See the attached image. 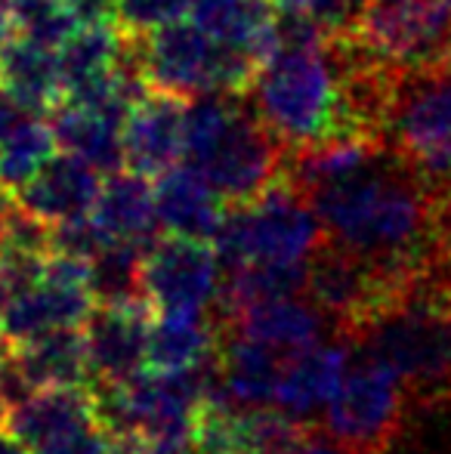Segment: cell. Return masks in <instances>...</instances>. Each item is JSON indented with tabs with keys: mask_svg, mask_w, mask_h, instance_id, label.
Returning a JSON list of instances; mask_svg holds the SVG:
<instances>
[{
	"mask_svg": "<svg viewBox=\"0 0 451 454\" xmlns=\"http://www.w3.org/2000/svg\"><path fill=\"white\" fill-rule=\"evenodd\" d=\"M282 176L309 198L325 239L393 285L427 278L446 254L448 185L384 143L291 149Z\"/></svg>",
	"mask_w": 451,
	"mask_h": 454,
	"instance_id": "1",
	"label": "cell"
},
{
	"mask_svg": "<svg viewBox=\"0 0 451 454\" xmlns=\"http://www.w3.org/2000/svg\"><path fill=\"white\" fill-rule=\"evenodd\" d=\"M288 145L253 112L247 93H207L189 102L186 158L226 204L263 195L282 176Z\"/></svg>",
	"mask_w": 451,
	"mask_h": 454,
	"instance_id": "2",
	"label": "cell"
},
{
	"mask_svg": "<svg viewBox=\"0 0 451 454\" xmlns=\"http://www.w3.org/2000/svg\"><path fill=\"white\" fill-rule=\"evenodd\" d=\"M331 35L309 43H276L247 90L253 112L288 152L340 143V62Z\"/></svg>",
	"mask_w": 451,
	"mask_h": 454,
	"instance_id": "3",
	"label": "cell"
},
{
	"mask_svg": "<svg viewBox=\"0 0 451 454\" xmlns=\"http://www.w3.org/2000/svg\"><path fill=\"white\" fill-rule=\"evenodd\" d=\"M399 374L408 395H451V309L430 278L408 285L349 340Z\"/></svg>",
	"mask_w": 451,
	"mask_h": 454,
	"instance_id": "4",
	"label": "cell"
},
{
	"mask_svg": "<svg viewBox=\"0 0 451 454\" xmlns=\"http://www.w3.org/2000/svg\"><path fill=\"white\" fill-rule=\"evenodd\" d=\"M322 245L325 229L313 204L284 176H278L253 201L229 204L214 235L223 272L251 263L303 266Z\"/></svg>",
	"mask_w": 451,
	"mask_h": 454,
	"instance_id": "5",
	"label": "cell"
},
{
	"mask_svg": "<svg viewBox=\"0 0 451 454\" xmlns=\"http://www.w3.org/2000/svg\"><path fill=\"white\" fill-rule=\"evenodd\" d=\"M127 37L145 87L152 90L192 102L207 93H247L257 78L260 59L217 43L192 19H176L161 28Z\"/></svg>",
	"mask_w": 451,
	"mask_h": 454,
	"instance_id": "6",
	"label": "cell"
},
{
	"mask_svg": "<svg viewBox=\"0 0 451 454\" xmlns=\"http://www.w3.org/2000/svg\"><path fill=\"white\" fill-rule=\"evenodd\" d=\"M384 145L430 180L451 185V59L424 68H399Z\"/></svg>",
	"mask_w": 451,
	"mask_h": 454,
	"instance_id": "7",
	"label": "cell"
},
{
	"mask_svg": "<svg viewBox=\"0 0 451 454\" xmlns=\"http://www.w3.org/2000/svg\"><path fill=\"white\" fill-rule=\"evenodd\" d=\"M338 393L325 408V430L353 454H386L405 414V383L380 359L353 349Z\"/></svg>",
	"mask_w": 451,
	"mask_h": 454,
	"instance_id": "8",
	"label": "cell"
},
{
	"mask_svg": "<svg viewBox=\"0 0 451 454\" xmlns=\"http://www.w3.org/2000/svg\"><path fill=\"white\" fill-rule=\"evenodd\" d=\"M223 275L214 241L161 232L143 254V297L167 316H214Z\"/></svg>",
	"mask_w": 451,
	"mask_h": 454,
	"instance_id": "9",
	"label": "cell"
},
{
	"mask_svg": "<svg viewBox=\"0 0 451 454\" xmlns=\"http://www.w3.org/2000/svg\"><path fill=\"white\" fill-rule=\"evenodd\" d=\"M349 31L396 68L448 62L451 0H371Z\"/></svg>",
	"mask_w": 451,
	"mask_h": 454,
	"instance_id": "10",
	"label": "cell"
},
{
	"mask_svg": "<svg viewBox=\"0 0 451 454\" xmlns=\"http://www.w3.org/2000/svg\"><path fill=\"white\" fill-rule=\"evenodd\" d=\"M93 306L97 297L90 287V260L53 251L41 278L6 300L0 328L12 343H25L53 328H84Z\"/></svg>",
	"mask_w": 451,
	"mask_h": 454,
	"instance_id": "11",
	"label": "cell"
},
{
	"mask_svg": "<svg viewBox=\"0 0 451 454\" xmlns=\"http://www.w3.org/2000/svg\"><path fill=\"white\" fill-rule=\"evenodd\" d=\"M152 325H155V306L145 297L93 306V312L84 322L93 380L118 383L145 371Z\"/></svg>",
	"mask_w": 451,
	"mask_h": 454,
	"instance_id": "12",
	"label": "cell"
},
{
	"mask_svg": "<svg viewBox=\"0 0 451 454\" xmlns=\"http://www.w3.org/2000/svg\"><path fill=\"white\" fill-rule=\"evenodd\" d=\"M186 112L189 99L149 87L124 118V168L155 180L180 164L186 158Z\"/></svg>",
	"mask_w": 451,
	"mask_h": 454,
	"instance_id": "13",
	"label": "cell"
},
{
	"mask_svg": "<svg viewBox=\"0 0 451 454\" xmlns=\"http://www.w3.org/2000/svg\"><path fill=\"white\" fill-rule=\"evenodd\" d=\"M220 325L241 337H251L266 343L276 353H300L307 347L338 337L331 318L307 297V294H288V297H272L263 303L245 306L232 316H217Z\"/></svg>",
	"mask_w": 451,
	"mask_h": 454,
	"instance_id": "14",
	"label": "cell"
},
{
	"mask_svg": "<svg viewBox=\"0 0 451 454\" xmlns=\"http://www.w3.org/2000/svg\"><path fill=\"white\" fill-rule=\"evenodd\" d=\"M349 356H353V347L340 337L291 353L282 364L272 408L300 420V424H309V418L325 411L328 402L334 399L349 368Z\"/></svg>",
	"mask_w": 451,
	"mask_h": 454,
	"instance_id": "15",
	"label": "cell"
},
{
	"mask_svg": "<svg viewBox=\"0 0 451 454\" xmlns=\"http://www.w3.org/2000/svg\"><path fill=\"white\" fill-rule=\"evenodd\" d=\"M99 185H103V174L97 168H90L84 158L72 155V152H62V155L50 158L16 195L41 220L59 226V223L90 216Z\"/></svg>",
	"mask_w": 451,
	"mask_h": 454,
	"instance_id": "16",
	"label": "cell"
},
{
	"mask_svg": "<svg viewBox=\"0 0 451 454\" xmlns=\"http://www.w3.org/2000/svg\"><path fill=\"white\" fill-rule=\"evenodd\" d=\"M226 207L229 204L217 195V189L192 164L180 161L161 176H155V210L161 232L214 241Z\"/></svg>",
	"mask_w": 451,
	"mask_h": 454,
	"instance_id": "17",
	"label": "cell"
},
{
	"mask_svg": "<svg viewBox=\"0 0 451 454\" xmlns=\"http://www.w3.org/2000/svg\"><path fill=\"white\" fill-rule=\"evenodd\" d=\"M90 216L109 235V241L149 247L161 235V223H158L155 210V185L149 183V176L130 168L105 174Z\"/></svg>",
	"mask_w": 451,
	"mask_h": 454,
	"instance_id": "18",
	"label": "cell"
},
{
	"mask_svg": "<svg viewBox=\"0 0 451 454\" xmlns=\"http://www.w3.org/2000/svg\"><path fill=\"white\" fill-rule=\"evenodd\" d=\"M93 420L99 418L90 383L87 387H47L35 389L28 399L10 408L6 433H12L28 451H35L47 445L50 439L93 424Z\"/></svg>",
	"mask_w": 451,
	"mask_h": 454,
	"instance_id": "19",
	"label": "cell"
},
{
	"mask_svg": "<svg viewBox=\"0 0 451 454\" xmlns=\"http://www.w3.org/2000/svg\"><path fill=\"white\" fill-rule=\"evenodd\" d=\"M47 118L62 152L84 158L99 174H114L124 168V114L59 102Z\"/></svg>",
	"mask_w": 451,
	"mask_h": 454,
	"instance_id": "20",
	"label": "cell"
},
{
	"mask_svg": "<svg viewBox=\"0 0 451 454\" xmlns=\"http://www.w3.org/2000/svg\"><path fill=\"white\" fill-rule=\"evenodd\" d=\"M192 22L217 43L263 62L276 50V19L272 0H195Z\"/></svg>",
	"mask_w": 451,
	"mask_h": 454,
	"instance_id": "21",
	"label": "cell"
},
{
	"mask_svg": "<svg viewBox=\"0 0 451 454\" xmlns=\"http://www.w3.org/2000/svg\"><path fill=\"white\" fill-rule=\"evenodd\" d=\"M0 84L41 114H50L66 102L59 53L16 35L6 37L0 50Z\"/></svg>",
	"mask_w": 451,
	"mask_h": 454,
	"instance_id": "22",
	"label": "cell"
},
{
	"mask_svg": "<svg viewBox=\"0 0 451 454\" xmlns=\"http://www.w3.org/2000/svg\"><path fill=\"white\" fill-rule=\"evenodd\" d=\"M220 322L214 316H167L155 312L149 337V371L183 374L217 359Z\"/></svg>",
	"mask_w": 451,
	"mask_h": 454,
	"instance_id": "23",
	"label": "cell"
},
{
	"mask_svg": "<svg viewBox=\"0 0 451 454\" xmlns=\"http://www.w3.org/2000/svg\"><path fill=\"white\" fill-rule=\"evenodd\" d=\"M12 349H16V359L35 389L87 387L93 380L84 328L43 331L25 343H12Z\"/></svg>",
	"mask_w": 451,
	"mask_h": 454,
	"instance_id": "24",
	"label": "cell"
},
{
	"mask_svg": "<svg viewBox=\"0 0 451 454\" xmlns=\"http://www.w3.org/2000/svg\"><path fill=\"white\" fill-rule=\"evenodd\" d=\"M56 149H59V143H56L50 118L31 114L22 127H16L0 143V189L19 192L56 155Z\"/></svg>",
	"mask_w": 451,
	"mask_h": 454,
	"instance_id": "25",
	"label": "cell"
},
{
	"mask_svg": "<svg viewBox=\"0 0 451 454\" xmlns=\"http://www.w3.org/2000/svg\"><path fill=\"white\" fill-rule=\"evenodd\" d=\"M143 254L145 247L109 241L90 260V287L97 303H124L143 297Z\"/></svg>",
	"mask_w": 451,
	"mask_h": 454,
	"instance_id": "26",
	"label": "cell"
},
{
	"mask_svg": "<svg viewBox=\"0 0 451 454\" xmlns=\"http://www.w3.org/2000/svg\"><path fill=\"white\" fill-rule=\"evenodd\" d=\"M78 28L66 0H16L12 4V35L41 47L59 50Z\"/></svg>",
	"mask_w": 451,
	"mask_h": 454,
	"instance_id": "27",
	"label": "cell"
},
{
	"mask_svg": "<svg viewBox=\"0 0 451 454\" xmlns=\"http://www.w3.org/2000/svg\"><path fill=\"white\" fill-rule=\"evenodd\" d=\"M195 0H118V28L127 35L161 28L189 16Z\"/></svg>",
	"mask_w": 451,
	"mask_h": 454,
	"instance_id": "28",
	"label": "cell"
},
{
	"mask_svg": "<svg viewBox=\"0 0 451 454\" xmlns=\"http://www.w3.org/2000/svg\"><path fill=\"white\" fill-rule=\"evenodd\" d=\"M371 0H272L276 10H297L319 19L328 31H346L359 22Z\"/></svg>",
	"mask_w": 451,
	"mask_h": 454,
	"instance_id": "29",
	"label": "cell"
},
{
	"mask_svg": "<svg viewBox=\"0 0 451 454\" xmlns=\"http://www.w3.org/2000/svg\"><path fill=\"white\" fill-rule=\"evenodd\" d=\"M31 454H112V433L103 427V420H93V424L50 439L47 445H41Z\"/></svg>",
	"mask_w": 451,
	"mask_h": 454,
	"instance_id": "30",
	"label": "cell"
},
{
	"mask_svg": "<svg viewBox=\"0 0 451 454\" xmlns=\"http://www.w3.org/2000/svg\"><path fill=\"white\" fill-rule=\"evenodd\" d=\"M269 454H353V451H349L346 445H340L325 427L307 424V427H300L288 442H282Z\"/></svg>",
	"mask_w": 451,
	"mask_h": 454,
	"instance_id": "31",
	"label": "cell"
},
{
	"mask_svg": "<svg viewBox=\"0 0 451 454\" xmlns=\"http://www.w3.org/2000/svg\"><path fill=\"white\" fill-rule=\"evenodd\" d=\"M78 25H112L118 22V0H66Z\"/></svg>",
	"mask_w": 451,
	"mask_h": 454,
	"instance_id": "32",
	"label": "cell"
},
{
	"mask_svg": "<svg viewBox=\"0 0 451 454\" xmlns=\"http://www.w3.org/2000/svg\"><path fill=\"white\" fill-rule=\"evenodd\" d=\"M31 114H41V112L28 108L22 99H16V96L6 90L4 84H0V143H4V139L10 137L16 127H22L25 121L31 118Z\"/></svg>",
	"mask_w": 451,
	"mask_h": 454,
	"instance_id": "33",
	"label": "cell"
},
{
	"mask_svg": "<svg viewBox=\"0 0 451 454\" xmlns=\"http://www.w3.org/2000/svg\"><path fill=\"white\" fill-rule=\"evenodd\" d=\"M427 278L433 281L436 291L442 294V300H446L448 309H451V245L446 247V254H442V257L436 260V266L430 270Z\"/></svg>",
	"mask_w": 451,
	"mask_h": 454,
	"instance_id": "34",
	"label": "cell"
},
{
	"mask_svg": "<svg viewBox=\"0 0 451 454\" xmlns=\"http://www.w3.org/2000/svg\"><path fill=\"white\" fill-rule=\"evenodd\" d=\"M0 454H31L28 449H25L22 442H19L16 436H12V433H0Z\"/></svg>",
	"mask_w": 451,
	"mask_h": 454,
	"instance_id": "35",
	"label": "cell"
},
{
	"mask_svg": "<svg viewBox=\"0 0 451 454\" xmlns=\"http://www.w3.org/2000/svg\"><path fill=\"white\" fill-rule=\"evenodd\" d=\"M442 220H446V247L451 245V192H446V207H442Z\"/></svg>",
	"mask_w": 451,
	"mask_h": 454,
	"instance_id": "36",
	"label": "cell"
},
{
	"mask_svg": "<svg viewBox=\"0 0 451 454\" xmlns=\"http://www.w3.org/2000/svg\"><path fill=\"white\" fill-rule=\"evenodd\" d=\"M10 281H6V275L0 272V312H4V306H6V300H10Z\"/></svg>",
	"mask_w": 451,
	"mask_h": 454,
	"instance_id": "37",
	"label": "cell"
},
{
	"mask_svg": "<svg viewBox=\"0 0 451 454\" xmlns=\"http://www.w3.org/2000/svg\"><path fill=\"white\" fill-rule=\"evenodd\" d=\"M6 418H10V402H6L4 393H0V433L6 430Z\"/></svg>",
	"mask_w": 451,
	"mask_h": 454,
	"instance_id": "38",
	"label": "cell"
},
{
	"mask_svg": "<svg viewBox=\"0 0 451 454\" xmlns=\"http://www.w3.org/2000/svg\"><path fill=\"white\" fill-rule=\"evenodd\" d=\"M0 50H4V41H0Z\"/></svg>",
	"mask_w": 451,
	"mask_h": 454,
	"instance_id": "39",
	"label": "cell"
}]
</instances>
